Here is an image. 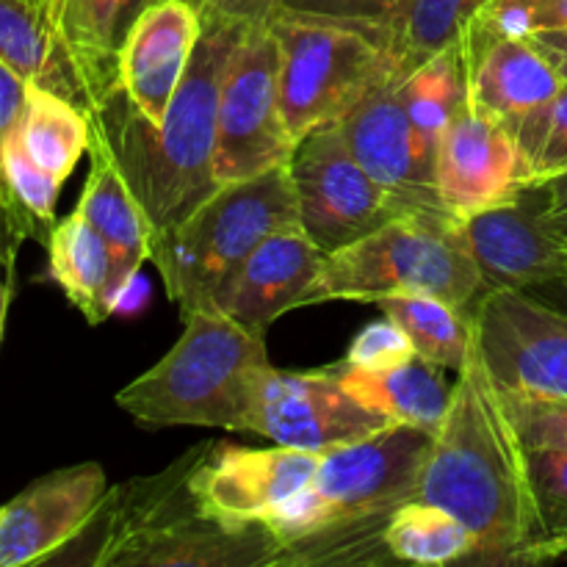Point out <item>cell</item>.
<instances>
[{"label":"cell","mask_w":567,"mask_h":567,"mask_svg":"<svg viewBox=\"0 0 567 567\" xmlns=\"http://www.w3.org/2000/svg\"><path fill=\"white\" fill-rule=\"evenodd\" d=\"M0 155H3V186L14 192V197L37 216L42 225H53L55 203L64 183L55 181L48 169L31 158L22 144L20 131L0 136Z\"/></svg>","instance_id":"836d02e7"},{"label":"cell","mask_w":567,"mask_h":567,"mask_svg":"<svg viewBox=\"0 0 567 567\" xmlns=\"http://www.w3.org/2000/svg\"><path fill=\"white\" fill-rule=\"evenodd\" d=\"M28 3L44 6V9H50V14H53V3H55V0H28ZM53 22H55V20H53Z\"/></svg>","instance_id":"7bdbcfd3"},{"label":"cell","mask_w":567,"mask_h":567,"mask_svg":"<svg viewBox=\"0 0 567 567\" xmlns=\"http://www.w3.org/2000/svg\"><path fill=\"white\" fill-rule=\"evenodd\" d=\"M175 347L116 393V404L147 426H210L247 432L258 377L271 365L266 336L216 308L183 313Z\"/></svg>","instance_id":"5b68a950"},{"label":"cell","mask_w":567,"mask_h":567,"mask_svg":"<svg viewBox=\"0 0 567 567\" xmlns=\"http://www.w3.org/2000/svg\"><path fill=\"white\" fill-rule=\"evenodd\" d=\"M415 347L410 341L408 332L385 316L380 321H371L369 327L354 336L352 347H349L347 358L341 360L347 369H365V371H382L393 369V365H402L408 360L415 358Z\"/></svg>","instance_id":"8d00e7d4"},{"label":"cell","mask_w":567,"mask_h":567,"mask_svg":"<svg viewBox=\"0 0 567 567\" xmlns=\"http://www.w3.org/2000/svg\"><path fill=\"white\" fill-rule=\"evenodd\" d=\"M324 452L271 446L244 449L210 441L192 476L199 513L230 532L269 526L313 482Z\"/></svg>","instance_id":"4fadbf2b"},{"label":"cell","mask_w":567,"mask_h":567,"mask_svg":"<svg viewBox=\"0 0 567 567\" xmlns=\"http://www.w3.org/2000/svg\"><path fill=\"white\" fill-rule=\"evenodd\" d=\"M205 11L227 17V20L255 25V22H269L277 11V0H197Z\"/></svg>","instance_id":"ab89813d"},{"label":"cell","mask_w":567,"mask_h":567,"mask_svg":"<svg viewBox=\"0 0 567 567\" xmlns=\"http://www.w3.org/2000/svg\"><path fill=\"white\" fill-rule=\"evenodd\" d=\"M0 61L25 81L61 94L83 109L81 75L55 28L50 9L28 0H0Z\"/></svg>","instance_id":"603a6c76"},{"label":"cell","mask_w":567,"mask_h":567,"mask_svg":"<svg viewBox=\"0 0 567 567\" xmlns=\"http://www.w3.org/2000/svg\"><path fill=\"white\" fill-rule=\"evenodd\" d=\"M388 426L393 421L385 413L371 410L343 385L338 365L310 374H286L269 365L258 377L247 419L249 435L302 452L352 446Z\"/></svg>","instance_id":"8fae6325"},{"label":"cell","mask_w":567,"mask_h":567,"mask_svg":"<svg viewBox=\"0 0 567 567\" xmlns=\"http://www.w3.org/2000/svg\"><path fill=\"white\" fill-rule=\"evenodd\" d=\"M463 55L471 109L509 125L540 111L565 86L532 39L496 31L476 17L463 33Z\"/></svg>","instance_id":"ffe728a7"},{"label":"cell","mask_w":567,"mask_h":567,"mask_svg":"<svg viewBox=\"0 0 567 567\" xmlns=\"http://www.w3.org/2000/svg\"><path fill=\"white\" fill-rule=\"evenodd\" d=\"M324 260L327 252L302 225L282 227L216 288L205 308L221 310L244 330L266 336L282 313L302 308Z\"/></svg>","instance_id":"ac0fdd59"},{"label":"cell","mask_w":567,"mask_h":567,"mask_svg":"<svg viewBox=\"0 0 567 567\" xmlns=\"http://www.w3.org/2000/svg\"><path fill=\"white\" fill-rule=\"evenodd\" d=\"M471 249L482 275V293H540L567 286V241L546 221L529 188L513 205L465 219Z\"/></svg>","instance_id":"e0dca14e"},{"label":"cell","mask_w":567,"mask_h":567,"mask_svg":"<svg viewBox=\"0 0 567 567\" xmlns=\"http://www.w3.org/2000/svg\"><path fill=\"white\" fill-rule=\"evenodd\" d=\"M532 183L513 125L465 103L435 147V188L443 208L465 221L518 203Z\"/></svg>","instance_id":"5bb4252c"},{"label":"cell","mask_w":567,"mask_h":567,"mask_svg":"<svg viewBox=\"0 0 567 567\" xmlns=\"http://www.w3.org/2000/svg\"><path fill=\"white\" fill-rule=\"evenodd\" d=\"M89 155H92V166H89L78 208L86 214L94 230L103 236L111 260H114L109 310L116 313L122 297L131 288V280L138 275L144 260H150L153 233H150L147 216L133 197L127 181L122 177L114 155L97 136H92V142H89Z\"/></svg>","instance_id":"44dd1931"},{"label":"cell","mask_w":567,"mask_h":567,"mask_svg":"<svg viewBox=\"0 0 567 567\" xmlns=\"http://www.w3.org/2000/svg\"><path fill=\"white\" fill-rule=\"evenodd\" d=\"M299 225L297 194L288 166L219 186L175 230L155 238L150 260L166 297L188 313L205 308L216 288L282 227Z\"/></svg>","instance_id":"52a82bcc"},{"label":"cell","mask_w":567,"mask_h":567,"mask_svg":"<svg viewBox=\"0 0 567 567\" xmlns=\"http://www.w3.org/2000/svg\"><path fill=\"white\" fill-rule=\"evenodd\" d=\"M487 0H402L391 42L393 78L399 83L421 64L463 39Z\"/></svg>","instance_id":"4316f807"},{"label":"cell","mask_w":567,"mask_h":567,"mask_svg":"<svg viewBox=\"0 0 567 567\" xmlns=\"http://www.w3.org/2000/svg\"><path fill=\"white\" fill-rule=\"evenodd\" d=\"M529 39L543 50V55L551 61L554 70H557L559 78L567 83V28H563V31L535 33V37Z\"/></svg>","instance_id":"60d3db41"},{"label":"cell","mask_w":567,"mask_h":567,"mask_svg":"<svg viewBox=\"0 0 567 567\" xmlns=\"http://www.w3.org/2000/svg\"><path fill=\"white\" fill-rule=\"evenodd\" d=\"M349 150L402 210L443 208L435 188V147L419 136L396 78L371 89L341 120Z\"/></svg>","instance_id":"2e32d148"},{"label":"cell","mask_w":567,"mask_h":567,"mask_svg":"<svg viewBox=\"0 0 567 567\" xmlns=\"http://www.w3.org/2000/svg\"><path fill=\"white\" fill-rule=\"evenodd\" d=\"M399 94L410 122L430 147H437L454 116L468 103V72H465L463 39L399 83Z\"/></svg>","instance_id":"f546056e"},{"label":"cell","mask_w":567,"mask_h":567,"mask_svg":"<svg viewBox=\"0 0 567 567\" xmlns=\"http://www.w3.org/2000/svg\"><path fill=\"white\" fill-rule=\"evenodd\" d=\"M50 277L75 305L89 324H103L111 316L109 288L114 275V260L103 236L94 230L81 208L72 210L64 221L50 230Z\"/></svg>","instance_id":"cb8c5ba5"},{"label":"cell","mask_w":567,"mask_h":567,"mask_svg":"<svg viewBox=\"0 0 567 567\" xmlns=\"http://www.w3.org/2000/svg\"><path fill=\"white\" fill-rule=\"evenodd\" d=\"M197 0H158L133 20L116 50V75L144 120L158 125L203 37Z\"/></svg>","instance_id":"d6986e66"},{"label":"cell","mask_w":567,"mask_h":567,"mask_svg":"<svg viewBox=\"0 0 567 567\" xmlns=\"http://www.w3.org/2000/svg\"><path fill=\"white\" fill-rule=\"evenodd\" d=\"M280 53V105L291 136L341 122L365 94L393 78L391 53L338 22L297 14H271Z\"/></svg>","instance_id":"ba28073f"},{"label":"cell","mask_w":567,"mask_h":567,"mask_svg":"<svg viewBox=\"0 0 567 567\" xmlns=\"http://www.w3.org/2000/svg\"><path fill=\"white\" fill-rule=\"evenodd\" d=\"M122 0H64L59 11V33L81 75L86 103L120 81L116 75V22ZM83 103V109H86Z\"/></svg>","instance_id":"f1b7e54d"},{"label":"cell","mask_w":567,"mask_h":567,"mask_svg":"<svg viewBox=\"0 0 567 567\" xmlns=\"http://www.w3.org/2000/svg\"><path fill=\"white\" fill-rule=\"evenodd\" d=\"M526 465L543 537L526 551L524 563L559 559L567 543V452L526 449Z\"/></svg>","instance_id":"4dcf8cb0"},{"label":"cell","mask_w":567,"mask_h":567,"mask_svg":"<svg viewBox=\"0 0 567 567\" xmlns=\"http://www.w3.org/2000/svg\"><path fill=\"white\" fill-rule=\"evenodd\" d=\"M502 391V388H498ZM504 408L526 449L567 452V396L502 391Z\"/></svg>","instance_id":"e575fe53"},{"label":"cell","mask_w":567,"mask_h":567,"mask_svg":"<svg viewBox=\"0 0 567 567\" xmlns=\"http://www.w3.org/2000/svg\"><path fill=\"white\" fill-rule=\"evenodd\" d=\"M402 0H277L280 14L313 17L363 31L391 53ZM275 11V14H277Z\"/></svg>","instance_id":"d6a6232c"},{"label":"cell","mask_w":567,"mask_h":567,"mask_svg":"<svg viewBox=\"0 0 567 567\" xmlns=\"http://www.w3.org/2000/svg\"><path fill=\"white\" fill-rule=\"evenodd\" d=\"M203 20V37L186 78L158 125L138 114L120 81L83 109L92 136L109 147L133 197L142 205L153 241L175 230L219 192L216 111L221 75L247 25L205 9Z\"/></svg>","instance_id":"6da1fadb"},{"label":"cell","mask_w":567,"mask_h":567,"mask_svg":"<svg viewBox=\"0 0 567 567\" xmlns=\"http://www.w3.org/2000/svg\"><path fill=\"white\" fill-rule=\"evenodd\" d=\"M432 293L457 308H474L482 275L465 221L446 208H413L371 236L327 255L302 308L321 302H380Z\"/></svg>","instance_id":"8992f818"},{"label":"cell","mask_w":567,"mask_h":567,"mask_svg":"<svg viewBox=\"0 0 567 567\" xmlns=\"http://www.w3.org/2000/svg\"><path fill=\"white\" fill-rule=\"evenodd\" d=\"M565 554H567V543H565Z\"/></svg>","instance_id":"f6af8a7d"},{"label":"cell","mask_w":567,"mask_h":567,"mask_svg":"<svg viewBox=\"0 0 567 567\" xmlns=\"http://www.w3.org/2000/svg\"><path fill=\"white\" fill-rule=\"evenodd\" d=\"M61 3H64V0H55V3H53V20H55V28H59V11H61Z\"/></svg>","instance_id":"ee69618b"},{"label":"cell","mask_w":567,"mask_h":567,"mask_svg":"<svg viewBox=\"0 0 567 567\" xmlns=\"http://www.w3.org/2000/svg\"><path fill=\"white\" fill-rule=\"evenodd\" d=\"M153 3H158V0H122L120 22H116V42H122V37H125L127 28L133 25V20Z\"/></svg>","instance_id":"b9f144b4"},{"label":"cell","mask_w":567,"mask_h":567,"mask_svg":"<svg viewBox=\"0 0 567 567\" xmlns=\"http://www.w3.org/2000/svg\"><path fill=\"white\" fill-rule=\"evenodd\" d=\"M28 94H31V81L0 61V136L20 131L28 111Z\"/></svg>","instance_id":"74e56055"},{"label":"cell","mask_w":567,"mask_h":567,"mask_svg":"<svg viewBox=\"0 0 567 567\" xmlns=\"http://www.w3.org/2000/svg\"><path fill=\"white\" fill-rule=\"evenodd\" d=\"M297 138L280 105V53L269 22L244 28L227 59L216 111V181H249L288 166Z\"/></svg>","instance_id":"9c48e42d"},{"label":"cell","mask_w":567,"mask_h":567,"mask_svg":"<svg viewBox=\"0 0 567 567\" xmlns=\"http://www.w3.org/2000/svg\"><path fill=\"white\" fill-rule=\"evenodd\" d=\"M208 443L188 449L169 468L111 487L92 524L100 526L94 567H264L277 563V540L266 526L230 532L205 518L192 476Z\"/></svg>","instance_id":"277c9868"},{"label":"cell","mask_w":567,"mask_h":567,"mask_svg":"<svg viewBox=\"0 0 567 567\" xmlns=\"http://www.w3.org/2000/svg\"><path fill=\"white\" fill-rule=\"evenodd\" d=\"M20 138L31 158L59 183H64L92 142L86 114L61 94L31 83Z\"/></svg>","instance_id":"83f0119b"},{"label":"cell","mask_w":567,"mask_h":567,"mask_svg":"<svg viewBox=\"0 0 567 567\" xmlns=\"http://www.w3.org/2000/svg\"><path fill=\"white\" fill-rule=\"evenodd\" d=\"M419 498L457 515L476 540V563H524L543 537L520 443L480 343L454 380L452 408L432 437Z\"/></svg>","instance_id":"7a4b0ae2"},{"label":"cell","mask_w":567,"mask_h":567,"mask_svg":"<svg viewBox=\"0 0 567 567\" xmlns=\"http://www.w3.org/2000/svg\"><path fill=\"white\" fill-rule=\"evenodd\" d=\"M380 310L410 336L415 352L460 374L476 343L474 308H457L432 293L380 299Z\"/></svg>","instance_id":"d4e9b609"},{"label":"cell","mask_w":567,"mask_h":567,"mask_svg":"<svg viewBox=\"0 0 567 567\" xmlns=\"http://www.w3.org/2000/svg\"><path fill=\"white\" fill-rule=\"evenodd\" d=\"M393 559L410 565H452L474 559L476 540L468 526L441 504L410 498L385 526Z\"/></svg>","instance_id":"484cf974"},{"label":"cell","mask_w":567,"mask_h":567,"mask_svg":"<svg viewBox=\"0 0 567 567\" xmlns=\"http://www.w3.org/2000/svg\"><path fill=\"white\" fill-rule=\"evenodd\" d=\"M476 20L513 37H535L567 28V0H487Z\"/></svg>","instance_id":"d590c367"},{"label":"cell","mask_w":567,"mask_h":567,"mask_svg":"<svg viewBox=\"0 0 567 567\" xmlns=\"http://www.w3.org/2000/svg\"><path fill=\"white\" fill-rule=\"evenodd\" d=\"M341 380L354 396L377 413H385L393 424H410L435 437L452 408L454 382H449L443 365L415 354L393 369L365 371L336 363Z\"/></svg>","instance_id":"7402d4cb"},{"label":"cell","mask_w":567,"mask_h":567,"mask_svg":"<svg viewBox=\"0 0 567 567\" xmlns=\"http://www.w3.org/2000/svg\"><path fill=\"white\" fill-rule=\"evenodd\" d=\"M288 172L297 194L299 225L327 255L371 236L388 219L404 214L354 158L341 122L313 127L299 138Z\"/></svg>","instance_id":"30bf717a"},{"label":"cell","mask_w":567,"mask_h":567,"mask_svg":"<svg viewBox=\"0 0 567 567\" xmlns=\"http://www.w3.org/2000/svg\"><path fill=\"white\" fill-rule=\"evenodd\" d=\"M518 142L529 161L532 181L540 183L567 172V83L557 97L535 114L513 122Z\"/></svg>","instance_id":"1f68e13d"},{"label":"cell","mask_w":567,"mask_h":567,"mask_svg":"<svg viewBox=\"0 0 567 567\" xmlns=\"http://www.w3.org/2000/svg\"><path fill=\"white\" fill-rule=\"evenodd\" d=\"M529 194L535 197L537 208L546 216L548 225L567 241V172L548 177V181L532 183Z\"/></svg>","instance_id":"f35d334b"},{"label":"cell","mask_w":567,"mask_h":567,"mask_svg":"<svg viewBox=\"0 0 567 567\" xmlns=\"http://www.w3.org/2000/svg\"><path fill=\"white\" fill-rule=\"evenodd\" d=\"M476 343L502 391L567 396V310L526 291H485L474 302Z\"/></svg>","instance_id":"7c38bea8"},{"label":"cell","mask_w":567,"mask_h":567,"mask_svg":"<svg viewBox=\"0 0 567 567\" xmlns=\"http://www.w3.org/2000/svg\"><path fill=\"white\" fill-rule=\"evenodd\" d=\"M109 496L97 463H78L39 476L0 513V565L48 563L86 532Z\"/></svg>","instance_id":"9a60e30c"},{"label":"cell","mask_w":567,"mask_h":567,"mask_svg":"<svg viewBox=\"0 0 567 567\" xmlns=\"http://www.w3.org/2000/svg\"><path fill=\"white\" fill-rule=\"evenodd\" d=\"M430 449L424 430L393 424L324 452L313 482L266 526L277 540L275 567L391 563L385 526L402 504L419 498Z\"/></svg>","instance_id":"3957f363"}]
</instances>
